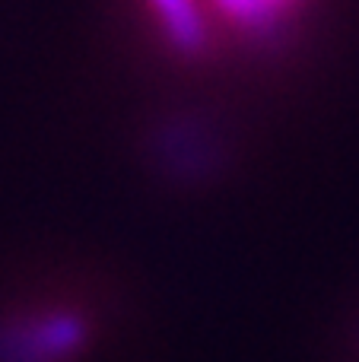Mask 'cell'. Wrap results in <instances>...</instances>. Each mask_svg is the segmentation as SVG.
Returning a JSON list of instances; mask_svg holds the SVG:
<instances>
[{
	"label": "cell",
	"instance_id": "6da1fadb",
	"mask_svg": "<svg viewBox=\"0 0 359 362\" xmlns=\"http://www.w3.org/2000/svg\"><path fill=\"white\" fill-rule=\"evenodd\" d=\"M153 6H156V13L163 16L165 32L172 35V42H175L178 48H184V51L201 48L204 23L191 0H153Z\"/></svg>",
	"mask_w": 359,
	"mask_h": 362
},
{
	"label": "cell",
	"instance_id": "7a4b0ae2",
	"mask_svg": "<svg viewBox=\"0 0 359 362\" xmlns=\"http://www.w3.org/2000/svg\"><path fill=\"white\" fill-rule=\"evenodd\" d=\"M220 4L226 6L229 16L242 19V23L264 25V23H271V16L280 10L283 0H220Z\"/></svg>",
	"mask_w": 359,
	"mask_h": 362
}]
</instances>
